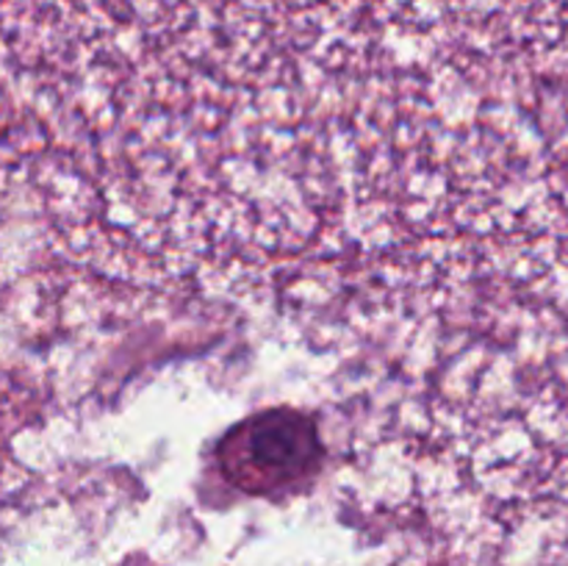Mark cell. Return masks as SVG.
<instances>
[{"label": "cell", "mask_w": 568, "mask_h": 566, "mask_svg": "<svg viewBox=\"0 0 568 566\" xmlns=\"http://www.w3.org/2000/svg\"><path fill=\"white\" fill-rule=\"evenodd\" d=\"M320 455L314 422L292 411L255 416L231 433L220 447L222 472L250 492L283 486L314 466Z\"/></svg>", "instance_id": "6da1fadb"}]
</instances>
